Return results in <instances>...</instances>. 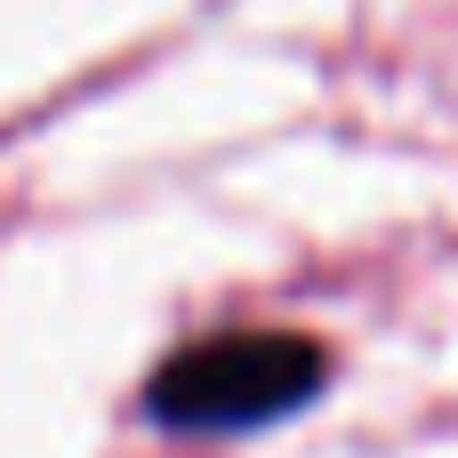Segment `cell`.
<instances>
[{
  "mask_svg": "<svg viewBox=\"0 0 458 458\" xmlns=\"http://www.w3.org/2000/svg\"><path fill=\"white\" fill-rule=\"evenodd\" d=\"M322 378H330V346L298 330H217V338L177 346L153 370L145 411L185 435H250V427L306 411Z\"/></svg>",
  "mask_w": 458,
  "mask_h": 458,
  "instance_id": "cell-1",
  "label": "cell"
}]
</instances>
